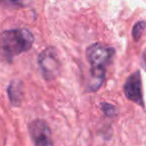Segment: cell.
<instances>
[{
    "label": "cell",
    "instance_id": "1",
    "mask_svg": "<svg viewBox=\"0 0 146 146\" xmlns=\"http://www.w3.org/2000/svg\"><path fill=\"white\" fill-rule=\"evenodd\" d=\"M115 54L112 47L102 43H93L86 49V57L90 64L89 90L96 91L102 85L105 78V69Z\"/></svg>",
    "mask_w": 146,
    "mask_h": 146
},
{
    "label": "cell",
    "instance_id": "2",
    "mask_svg": "<svg viewBox=\"0 0 146 146\" xmlns=\"http://www.w3.org/2000/svg\"><path fill=\"white\" fill-rule=\"evenodd\" d=\"M34 36L27 28H14L0 33V55L11 62L14 56L26 52L32 47Z\"/></svg>",
    "mask_w": 146,
    "mask_h": 146
},
{
    "label": "cell",
    "instance_id": "3",
    "mask_svg": "<svg viewBox=\"0 0 146 146\" xmlns=\"http://www.w3.org/2000/svg\"><path fill=\"white\" fill-rule=\"evenodd\" d=\"M38 65L42 76L50 81L59 75L60 73V60L58 53L54 47H47L38 55Z\"/></svg>",
    "mask_w": 146,
    "mask_h": 146
},
{
    "label": "cell",
    "instance_id": "4",
    "mask_svg": "<svg viewBox=\"0 0 146 146\" xmlns=\"http://www.w3.org/2000/svg\"><path fill=\"white\" fill-rule=\"evenodd\" d=\"M29 133L34 146H53L51 130L48 124L40 119H36L29 124Z\"/></svg>",
    "mask_w": 146,
    "mask_h": 146
},
{
    "label": "cell",
    "instance_id": "5",
    "mask_svg": "<svg viewBox=\"0 0 146 146\" xmlns=\"http://www.w3.org/2000/svg\"><path fill=\"white\" fill-rule=\"evenodd\" d=\"M124 94L126 98L136 104L143 105V95H142L141 75L139 71H136L129 76L124 84Z\"/></svg>",
    "mask_w": 146,
    "mask_h": 146
},
{
    "label": "cell",
    "instance_id": "6",
    "mask_svg": "<svg viewBox=\"0 0 146 146\" xmlns=\"http://www.w3.org/2000/svg\"><path fill=\"white\" fill-rule=\"evenodd\" d=\"M7 92H8L9 100L12 103V105H20L23 97L22 83L20 81H16V80L12 81L7 88Z\"/></svg>",
    "mask_w": 146,
    "mask_h": 146
},
{
    "label": "cell",
    "instance_id": "7",
    "mask_svg": "<svg viewBox=\"0 0 146 146\" xmlns=\"http://www.w3.org/2000/svg\"><path fill=\"white\" fill-rule=\"evenodd\" d=\"M146 27V24L144 21H138L134 24L133 28H132V37L135 41H138L141 37L142 33H143L144 29Z\"/></svg>",
    "mask_w": 146,
    "mask_h": 146
},
{
    "label": "cell",
    "instance_id": "8",
    "mask_svg": "<svg viewBox=\"0 0 146 146\" xmlns=\"http://www.w3.org/2000/svg\"><path fill=\"white\" fill-rule=\"evenodd\" d=\"M102 111L104 112L107 117H114V116L117 114V109L114 105L110 103H102L101 104Z\"/></svg>",
    "mask_w": 146,
    "mask_h": 146
},
{
    "label": "cell",
    "instance_id": "9",
    "mask_svg": "<svg viewBox=\"0 0 146 146\" xmlns=\"http://www.w3.org/2000/svg\"><path fill=\"white\" fill-rule=\"evenodd\" d=\"M142 66L146 70V48L143 51V53H142Z\"/></svg>",
    "mask_w": 146,
    "mask_h": 146
}]
</instances>
